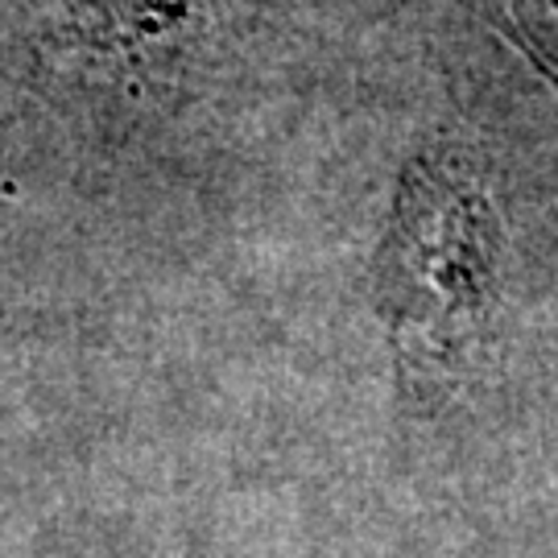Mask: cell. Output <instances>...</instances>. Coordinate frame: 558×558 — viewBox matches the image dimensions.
I'll use <instances>...</instances> for the list:
<instances>
[{
  "mask_svg": "<svg viewBox=\"0 0 558 558\" xmlns=\"http://www.w3.org/2000/svg\"><path fill=\"white\" fill-rule=\"evenodd\" d=\"M500 216L451 149L405 166L373 265V299L410 385H459L497 348Z\"/></svg>",
  "mask_w": 558,
  "mask_h": 558,
  "instance_id": "cell-1",
  "label": "cell"
},
{
  "mask_svg": "<svg viewBox=\"0 0 558 558\" xmlns=\"http://www.w3.org/2000/svg\"><path fill=\"white\" fill-rule=\"evenodd\" d=\"M244 0H21L29 54L59 75L149 92L186 75Z\"/></svg>",
  "mask_w": 558,
  "mask_h": 558,
  "instance_id": "cell-2",
  "label": "cell"
}]
</instances>
